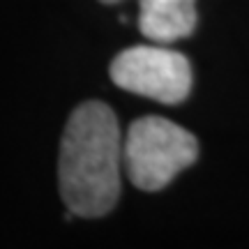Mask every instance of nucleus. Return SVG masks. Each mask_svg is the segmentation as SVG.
Returning a JSON list of instances; mask_svg holds the SVG:
<instances>
[{
  "label": "nucleus",
  "instance_id": "39448f33",
  "mask_svg": "<svg viewBox=\"0 0 249 249\" xmlns=\"http://www.w3.org/2000/svg\"><path fill=\"white\" fill-rule=\"evenodd\" d=\"M102 2H107V5H113V2H120V0H102Z\"/></svg>",
  "mask_w": 249,
  "mask_h": 249
},
{
  "label": "nucleus",
  "instance_id": "7ed1b4c3",
  "mask_svg": "<svg viewBox=\"0 0 249 249\" xmlns=\"http://www.w3.org/2000/svg\"><path fill=\"white\" fill-rule=\"evenodd\" d=\"M111 81L118 88L160 104H180L192 90V65L166 44H141L113 58Z\"/></svg>",
  "mask_w": 249,
  "mask_h": 249
},
{
  "label": "nucleus",
  "instance_id": "f03ea898",
  "mask_svg": "<svg viewBox=\"0 0 249 249\" xmlns=\"http://www.w3.org/2000/svg\"><path fill=\"white\" fill-rule=\"evenodd\" d=\"M198 157L194 134L160 116L139 118L123 139V169L143 192H160Z\"/></svg>",
  "mask_w": 249,
  "mask_h": 249
},
{
  "label": "nucleus",
  "instance_id": "20e7f679",
  "mask_svg": "<svg viewBox=\"0 0 249 249\" xmlns=\"http://www.w3.org/2000/svg\"><path fill=\"white\" fill-rule=\"evenodd\" d=\"M196 28V0H139V30L157 44H173Z\"/></svg>",
  "mask_w": 249,
  "mask_h": 249
},
{
  "label": "nucleus",
  "instance_id": "f257e3e1",
  "mask_svg": "<svg viewBox=\"0 0 249 249\" xmlns=\"http://www.w3.org/2000/svg\"><path fill=\"white\" fill-rule=\"evenodd\" d=\"M123 134L104 102H86L67 120L60 141L58 182L67 210L76 217H102L120 196Z\"/></svg>",
  "mask_w": 249,
  "mask_h": 249
}]
</instances>
